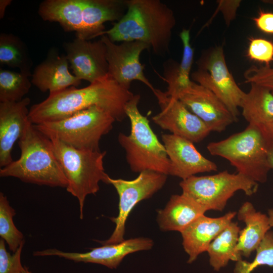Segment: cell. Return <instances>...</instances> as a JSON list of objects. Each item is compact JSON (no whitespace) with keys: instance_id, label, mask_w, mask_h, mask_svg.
<instances>
[{"instance_id":"cell-1","label":"cell","mask_w":273,"mask_h":273,"mask_svg":"<svg viewBox=\"0 0 273 273\" xmlns=\"http://www.w3.org/2000/svg\"><path fill=\"white\" fill-rule=\"evenodd\" d=\"M133 96L108 74L86 87L71 86L49 94L44 100L31 106L29 119L34 125L57 121L96 106L111 114L116 121H122L127 117L125 105Z\"/></svg>"},{"instance_id":"cell-2","label":"cell","mask_w":273,"mask_h":273,"mask_svg":"<svg viewBox=\"0 0 273 273\" xmlns=\"http://www.w3.org/2000/svg\"><path fill=\"white\" fill-rule=\"evenodd\" d=\"M127 6L122 18L100 35H105L114 42L146 43L158 56L168 54L176 24L173 10L159 0H127Z\"/></svg>"},{"instance_id":"cell-3","label":"cell","mask_w":273,"mask_h":273,"mask_svg":"<svg viewBox=\"0 0 273 273\" xmlns=\"http://www.w3.org/2000/svg\"><path fill=\"white\" fill-rule=\"evenodd\" d=\"M18 145L21 151L19 158L1 168V177H13L27 183L66 188L67 181L51 140L30 121Z\"/></svg>"},{"instance_id":"cell-4","label":"cell","mask_w":273,"mask_h":273,"mask_svg":"<svg viewBox=\"0 0 273 273\" xmlns=\"http://www.w3.org/2000/svg\"><path fill=\"white\" fill-rule=\"evenodd\" d=\"M272 146L262 126L249 124L240 132L209 143L207 149L211 155L227 160L237 172L257 183H264L271 169L268 155Z\"/></svg>"},{"instance_id":"cell-5","label":"cell","mask_w":273,"mask_h":273,"mask_svg":"<svg viewBox=\"0 0 273 273\" xmlns=\"http://www.w3.org/2000/svg\"><path fill=\"white\" fill-rule=\"evenodd\" d=\"M141 96L134 95L127 102L125 111L129 119L130 133L120 132L118 141L126 153L130 169L140 173L151 170L169 175L170 162L165 148L151 129L149 121L138 109Z\"/></svg>"},{"instance_id":"cell-6","label":"cell","mask_w":273,"mask_h":273,"mask_svg":"<svg viewBox=\"0 0 273 273\" xmlns=\"http://www.w3.org/2000/svg\"><path fill=\"white\" fill-rule=\"evenodd\" d=\"M49 139L67 179L66 190L78 201L82 219L86 197L98 192L100 181L108 184L109 176L104 167L106 152L77 149L56 138Z\"/></svg>"},{"instance_id":"cell-7","label":"cell","mask_w":273,"mask_h":273,"mask_svg":"<svg viewBox=\"0 0 273 273\" xmlns=\"http://www.w3.org/2000/svg\"><path fill=\"white\" fill-rule=\"evenodd\" d=\"M115 118L96 106L67 118L34 125L48 138L54 137L73 148L100 151V141L113 128Z\"/></svg>"},{"instance_id":"cell-8","label":"cell","mask_w":273,"mask_h":273,"mask_svg":"<svg viewBox=\"0 0 273 273\" xmlns=\"http://www.w3.org/2000/svg\"><path fill=\"white\" fill-rule=\"evenodd\" d=\"M182 193L191 197L206 211H222L229 200L238 191L247 196L256 193L258 183L237 172L227 170L204 176H192L179 183Z\"/></svg>"},{"instance_id":"cell-9","label":"cell","mask_w":273,"mask_h":273,"mask_svg":"<svg viewBox=\"0 0 273 273\" xmlns=\"http://www.w3.org/2000/svg\"><path fill=\"white\" fill-rule=\"evenodd\" d=\"M196 63L198 69L191 75L192 81L211 91L238 120L245 92L239 87L228 69L223 47L206 50Z\"/></svg>"},{"instance_id":"cell-10","label":"cell","mask_w":273,"mask_h":273,"mask_svg":"<svg viewBox=\"0 0 273 273\" xmlns=\"http://www.w3.org/2000/svg\"><path fill=\"white\" fill-rule=\"evenodd\" d=\"M167 175L151 170H144L132 180L114 179L109 176L108 184L115 188L119 196V213L111 218L115 228L108 239L101 241L103 245L124 241L125 223L133 207L140 201L151 197L164 186Z\"/></svg>"},{"instance_id":"cell-11","label":"cell","mask_w":273,"mask_h":273,"mask_svg":"<svg viewBox=\"0 0 273 273\" xmlns=\"http://www.w3.org/2000/svg\"><path fill=\"white\" fill-rule=\"evenodd\" d=\"M152 92L160 108V112L152 117V120L162 129L193 143L203 141L211 132L206 125L180 100L157 88Z\"/></svg>"},{"instance_id":"cell-12","label":"cell","mask_w":273,"mask_h":273,"mask_svg":"<svg viewBox=\"0 0 273 273\" xmlns=\"http://www.w3.org/2000/svg\"><path fill=\"white\" fill-rule=\"evenodd\" d=\"M101 39L106 47L108 75L128 89L131 81L138 80L152 92L154 90L155 88L145 76L144 67L140 62L141 54L150 48L149 44L140 41H123L117 44L105 35H102Z\"/></svg>"},{"instance_id":"cell-13","label":"cell","mask_w":273,"mask_h":273,"mask_svg":"<svg viewBox=\"0 0 273 273\" xmlns=\"http://www.w3.org/2000/svg\"><path fill=\"white\" fill-rule=\"evenodd\" d=\"M177 99L198 117L211 132H221L237 120L215 94L193 81L178 94Z\"/></svg>"},{"instance_id":"cell-14","label":"cell","mask_w":273,"mask_h":273,"mask_svg":"<svg viewBox=\"0 0 273 273\" xmlns=\"http://www.w3.org/2000/svg\"><path fill=\"white\" fill-rule=\"evenodd\" d=\"M65 55L73 74L90 83L108 74L107 51L103 40L91 41L76 37L64 42Z\"/></svg>"},{"instance_id":"cell-15","label":"cell","mask_w":273,"mask_h":273,"mask_svg":"<svg viewBox=\"0 0 273 273\" xmlns=\"http://www.w3.org/2000/svg\"><path fill=\"white\" fill-rule=\"evenodd\" d=\"M153 240L148 238H135L120 243L105 245L92 248L84 253L62 251L57 249H48L33 252L34 256H57L76 262L93 263L103 265L110 268H116L126 255L139 251L151 249Z\"/></svg>"},{"instance_id":"cell-16","label":"cell","mask_w":273,"mask_h":273,"mask_svg":"<svg viewBox=\"0 0 273 273\" xmlns=\"http://www.w3.org/2000/svg\"><path fill=\"white\" fill-rule=\"evenodd\" d=\"M161 138L170 162L169 175L183 180L217 170L216 163L202 155L193 142L171 133L162 134Z\"/></svg>"},{"instance_id":"cell-17","label":"cell","mask_w":273,"mask_h":273,"mask_svg":"<svg viewBox=\"0 0 273 273\" xmlns=\"http://www.w3.org/2000/svg\"><path fill=\"white\" fill-rule=\"evenodd\" d=\"M29 98L18 102L0 103V166L4 167L13 160L12 151L29 122Z\"/></svg>"},{"instance_id":"cell-18","label":"cell","mask_w":273,"mask_h":273,"mask_svg":"<svg viewBox=\"0 0 273 273\" xmlns=\"http://www.w3.org/2000/svg\"><path fill=\"white\" fill-rule=\"evenodd\" d=\"M236 212H229L218 217L204 214L199 216L181 233L183 246L189 255L188 262H194L207 251L211 242L233 221Z\"/></svg>"},{"instance_id":"cell-19","label":"cell","mask_w":273,"mask_h":273,"mask_svg":"<svg viewBox=\"0 0 273 273\" xmlns=\"http://www.w3.org/2000/svg\"><path fill=\"white\" fill-rule=\"evenodd\" d=\"M65 55H60L51 50L46 59L38 65L32 74L31 83L42 92L50 94L77 87L81 80L71 73Z\"/></svg>"},{"instance_id":"cell-20","label":"cell","mask_w":273,"mask_h":273,"mask_svg":"<svg viewBox=\"0 0 273 273\" xmlns=\"http://www.w3.org/2000/svg\"><path fill=\"white\" fill-rule=\"evenodd\" d=\"M82 28L76 37L87 40L105 31L107 21H118L127 10V0H82Z\"/></svg>"},{"instance_id":"cell-21","label":"cell","mask_w":273,"mask_h":273,"mask_svg":"<svg viewBox=\"0 0 273 273\" xmlns=\"http://www.w3.org/2000/svg\"><path fill=\"white\" fill-rule=\"evenodd\" d=\"M207 211L188 196L173 195L163 209L158 211L157 221L162 231L181 233Z\"/></svg>"},{"instance_id":"cell-22","label":"cell","mask_w":273,"mask_h":273,"mask_svg":"<svg viewBox=\"0 0 273 273\" xmlns=\"http://www.w3.org/2000/svg\"><path fill=\"white\" fill-rule=\"evenodd\" d=\"M237 215L238 219L245 223V227L240 231L236 251L249 257L271 228L268 217L257 211L253 205L248 201L242 205Z\"/></svg>"},{"instance_id":"cell-23","label":"cell","mask_w":273,"mask_h":273,"mask_svg":"<svg viewBox=\"0 0 273 273\" xmlns=\"http://www.w3.org/2000/svg\"><path fill=\"white\" fill-rule=\"evenodd\" d=\"M38 13L43 20L57 22L64 31L76 32V36L82 30V0H45Z\"/></svg>"},{"instance_id":"cell-24","label":"cell","mask_w":273,"mask_h":273,"mask_svg":"<svg viewBox=\"0 0 273 273\" xmlns=\"http://www.w3.org/2000/svg\"><path fill=\"white\" fill-rule=\"evenodd\" d=\"M183 46L180 63H167L164 67V77L167 84L165 94L177 99L178 94L187 88L192 82L190 73L194 60V49L190 43V30L184 29L179 34Z\"/></svg>"},{"instance_id":"cell-25","label":"cell","mask_w":273,"mask_h":273,"mask_svg":"<svg viewBox=\"0 0 273 273\" xmlns=\"http://www.w3.org/2000/svg\"><path fill=\"white\" fill-rule=\"evenodd\" d=\"M240 108L242 115L249 124L263 126L273 121V95L267 88L250 83Z\"/></svg>"},{"instance_id":"cell-26","label":"cell","mask_w":273,"mask_h":273,"mask_svg":"<svg viewBox=\"0 0 273 273\" xmlns=\"http://www.w3.org/2000/svg\"><path fill=\"white\" fill-rule=\"evenodd\" d=\"M240 231L238 223L232 221L210 244L206 252L214 270H220L230 260L237 262L242 259L236 251Z\"/></svg>"},{"instance_id":"cell-27","label":"cell","mask_w":273,"mask_h":273,"mask_svg":"<svg viewBox=\"0 0 273 273\" xmlns=\"http://www.w3.org/2000/svg\"><path fill=\"white\" fill-rule=\"evenodd\" d=\"M0 64L31 74L32 62L27 48L14 34L1 33L0 35Z\"/></svg>"},{"instance_id":"cell-28","label":"cell","mask_w":273,"mask_h":273,"mask_svg":"<svg viewBox=\"0 0 273 273\" xmlns=\"http://www.w3.org/2000/svg\"><path fill=\"white\" fill-rule=\"evenodd\" d=\"M28 73L0 70V101L18 102L22 100L31 86Z\"/></svg>"},{"instance_id":"cell-29","label":"cell","mask_w":273,"mask_h":273,"mask_svg":"<svg viewBox=\"0 0 273 273\" xmlns=\"http://www.w3.org/2000/svg\"><path fill=\"white\" fill-rule=\"evenodd\" d=\"M15 214V210L10 205L7 196L1 192L0 236L13 253L15 252L21 244L25 243L23 234L14 224L13 217Z\"/></svg>"},{"instance_id":"cell-30","label":"cell","mask_w":273,"mask_h":273,"mask_svg":"<svg viewBox=\"0 0 273 273\" xmlns=\"http://www.w3.org/2000/svg\"><path fill=\"white\" fill-rule=\"evenodd\" d=\"M256 255L251 262L237 261L234 273H251L259 266L273 267V232L268 231L256 250Z\"/></svg>"},{"instance_id":"cell-31","label":"cell","mask_w":273,"mask_h":273,"mask_svg":"<svg viewBox=\"0 0 273 273\" xmlns=\"http://www.w3.org/2000/svg\"><path fill=\"white\" fill-rule=\"evenodd\" d=\"M247 56L252 60L270 66L273 61V42L262 38H249Z\"/></svg>"},{"instance_id":"cell-32","label":"cell","mask_w":273,"mask_h":273,"mask_svg":"<svg viewBox=\"0 0 273 273\" xmlns=\"http://www.w3.org/2000/svg\"><path fill=\"white\" fill-rule=\"evenodd\" d=\"M245 82L255 83L267 88L273 95V67L253 65L244 74Z\"/></svg>"},{"instance_id":"cell-33","label":"cell","mask_w":273,"mask_h":273,"mask_svg":"<svg viewBox=\"0 0 273 273\" xmlns=\"http://www.w3.org/2000/svg\"><path fill=\"white\" fill-rule=\"evenodd\" d=\"M24 244H21L13 254L6 247L5 241L0 239V273H20L24 266L21 262V255Z\"/></svg>"},{"instance_id":"cell-34","label":"cell","mask_w":273,"mask_h":273,"mask_svg":"<svg viewBox=\"0 0 273 273\" xmlns=\"http://www.w3.org/2000/svg\"><path fill=\"white\" fill-rule=\"evenodd\" d=\"M241 1L220 0L218 1V11L223 15L225 24L229 26L231 22L235 18L237 9L240 6Z\"/></svg>"},{"instance_id":"cell-35","label":"cell","mask_w":273,"mask_h":273,"mask_svg":"<svg viewBox=\"0 0 273 273\" xmlns=\"http://www.w3.org/2000/svg\"><path fill=\"white\" fill-rule=\"evenodd\" d=\"M253 20L260 30L267 34H273V13L260 10L258 16Z\"/></svg>"},{"instance_id":"cell-36","label":"cell","mask_w":273,"mask_h":273,"mask_svg":"<svg viewBox=\"0 0 273 273\" xmlns=\"http://www.w3.org/2000/svg\"><path fill=\"white\" fill-rule=\"evenodd\" d=\"M262 126L273 146V121Z\"/></svg>"},{"instance_id":"cell-37","label":"cell","mask_w":273,"mask_h":273,"mask_svg":"<svg viewBox=\"0 0 273 273\" xmlns=\"http://www.w3.org/2000/svg\"><path fill=\"white\" fill-rule=\"evenodd\" d=\"M11 0L0 1V18L3 19L7 7L11 3Z\"/></svg>"},{"instance_id":"cell-38","label":"cell","mask_w":273,"mask_h":273,"mask_svg":"<svg viewBox=\"0 0 273 273\" xmlns=\"http://www.w3.org/2000/svg\"><path fill=\"white\" fill-rule=\"evenodd\" d=\"M268 162L270 169H273V146L271 147L269 152Z\"/></svg>"},{"instance_id":"cell-39","label":"cell","mask_w":273,"mask_h":273,"mask_svg":"<svg viewBox=\"0 0 273 273\" xmlns=\"http://www.w3.org/2000/svg\"><path fill=\"white\" fill-rule=\"evenodd\" d=\"M269 223L271 228L273 227V209H269L267 211Z\"/></svg>"},{"instance_id":"cell-40","label":"cell","mask_w":273,"mask_h":273,"mask_svg":"<svg viewBox=\"0 0 273 273\" xmlns=\"http://www.w3.org/2000/svg\"><path fill=\"white\" fill-rule=\"evenodd\" d=\"M20 273H32V272L30 271H29L27 267H26V266H24Z\"/></svg>"}]
</instances>
